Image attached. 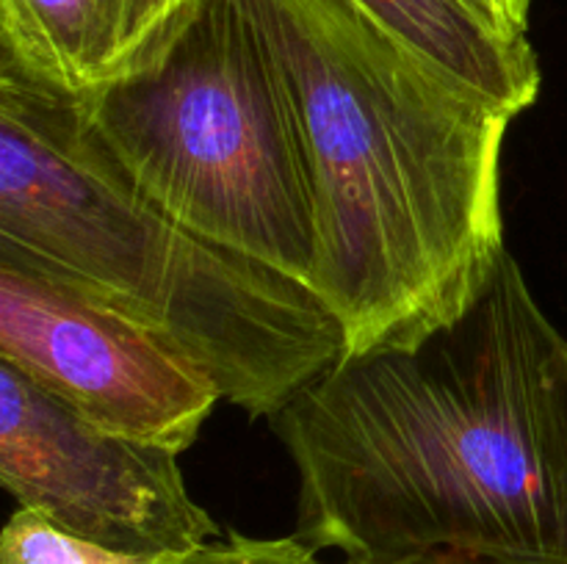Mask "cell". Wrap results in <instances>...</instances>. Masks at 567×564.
<instances>
[{"label":"cell","mask_w":567,"mask_h":564,"mask_svg":"<svg viewBox=\"0 0 567 564\" xmlns=\"http://www.w3.org/2000/svg\"><path fill=\"white\" fill-rule=\"evenodd\" d=\"M269 424L313 551L567 564V337L509 249L452 324L343 354Z\"/></svg>","instance_id":"obj_1"},{"label":"cell","mask_w":567,"mask_h":564,"mask_svg":"<svg viewBox=\"0 0 567 564\" xmlns=\"http://www.w3.org/2000/svg\"><path fill=\"white\" fill-rule=\"evenodd\" d=\"M241 3L291 88L319 224L313 291L347 354L452 324L507 252L502 149L515 116L354 0Z\"/></svg>","instance_id":"obj_2"},{"label":"cell","mask_w":567,"mask_h":564,"mask_svg":"<svg viewBox=\"0 0 567 564\" xmlns=\"http://www.w3.org/2000/svg\"><path fill=\"white\" fill-rule=\"evenodd\" d=\"M0 247L153 330L225 401L271 418L347 354L313 288L155 205L81 100L0 61Z\"/></svg>","instance_id":"obj_3"},{"label":"cell","mask_w":567,"mask_h":564,"mask_svg":"<svg viewBox=\"0 0 567 564\" xmlns=\"http://www.w3.org/2000/svg\"><path fill=\"white\" fill-rule=\"evenodd\" d=\"M78 100L166 213L313 288L308 149L286 75L241 0H199L153 55Z\"/></svg>","instance_id":"obj_4"},{"label":"cell","mask_w":567,"mask_h":564,"mask_svg":"<svg viewBox=\"0 0 567 564\" xmlns=\"http://www.w3.org/2000/svg\"><path fill=\"white\" fill-rule=\"evenodd\" d=\"M0 363L89 424L177 453L221 398L164 337L9 247H0Z\"/></svg>","instance_id":"obj_5"},{"label":"cell","mask_w":567,"mask_h":564,"mask_svg":"<svg viewBox=\"0 0 567 564\" xmlns=\"http://www.w3.org/2000/svg\"><path fill=\"white\" fill-rule=\"evenodd\" d=\"M0 481L20 506L150 564L221 536L188 492L177 451L89 424L9 363H0Z\"/></svg>","instance_id":"obj_6"},{"label":"cell","mask_w":567,"mask_h":564,"mask_svg":"<svg viewBox=\"0 0 567 564\" xmlns=\"http://www.w3.org/2000/svg\"><path fill=\"white\" fill-rule=\"evenodd\" d=\"M199 0H0V61L83 97L153 55Z\"/></svg>","instance_id":"obj_7"},{"label":"cell","mask_w":567,"mask_h":564,"mask_svg":"<svg viewBox=\"0 0 567 564\" xmlns=\"http://www.w3.org/2000/svg\"><path fill=\"white\" fill-rule=\"evenodd\" d=\"M388 33L463 86L518 116L540 94L529 36L507 33L471 0H354Z\"/></svg>","instance_id":"obj_8"},{"label":"cell","mask_w":567,"mask_h":564,"mask_svg":"<svg viewBox=\"0 0 567 564\" xmlns=\"http://www.w3.org/2000/svg\"><path fill=\"white\" fill-rule=\"evenodd\" d=\"M0 564H150L61 529L33 509L17 506L0 536Z\"/></svg>","instance_id":"obj_9"},{"label":"cell","mask_w":567,"mask_h":564,"mask_svg":"<svg viewBox=\"0 0 567 564\" xmlns=\"http://www.w3.org/2000/svg\"><path fill=\"white\" fill-rule=\"evenodd\" d=\"M153 564H327L316 556L308 542L293 536L280 540H255L230 531V534L210 540L183 556L161 558ZM349 564V562H347Z\"/></svg>","instance_id":"obj_10"},{"label":"cell","mask_w":567,"mask_h":564,"mask_svg":"<svg viewBox=\"0 0 567 564\" xmlns=\"http://www.w3.org/2000/svg\"><path fill=\"white\" fill-rule=\"evenodd\" d=\"M480 11H485L498 28L518 36H529V9L532 0H471Z\"/></svg>","instance_id":"obj_11"},{"label":"cell","mask_w":567,"mask_h":564,"mask_svg":"<svg viewBox=\"0 0 567 564\" xmlns=\"http://www.w3.org/2000/svg\"><path fill=\"white\" fill-rule=\"evenodd\" d=\"M419 564H543V562H518V558H493V556H468V553H435Z\"/></svg>","instance_id":"obj_12"}]
</instances>
